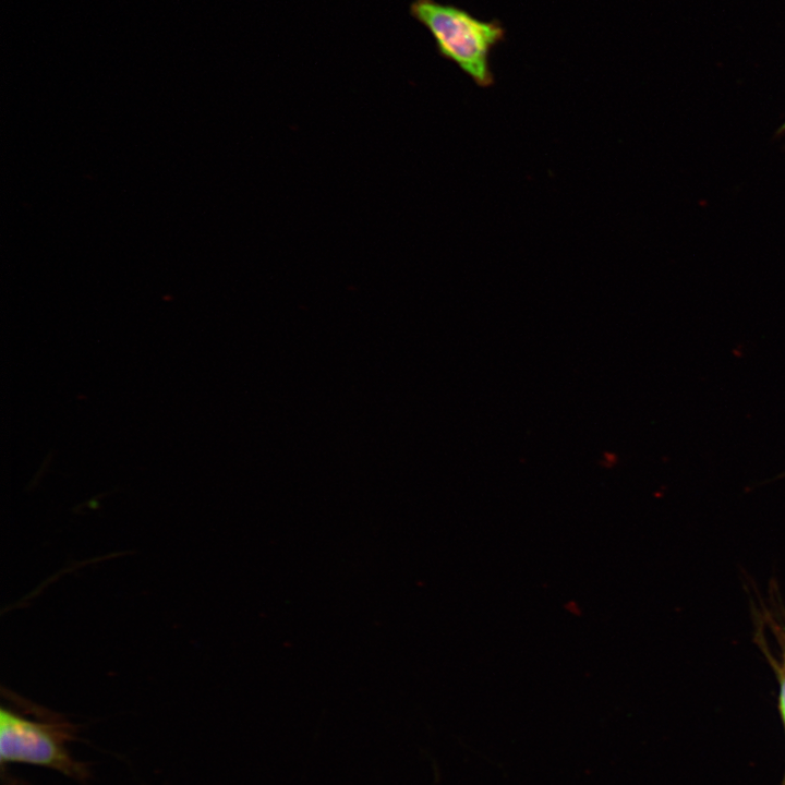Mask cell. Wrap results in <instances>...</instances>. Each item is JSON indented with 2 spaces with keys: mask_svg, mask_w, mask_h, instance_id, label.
I'll return each instance as SVG.
<instances>
[{
  "mask_svg": "<svg viewBox=\"0 0 785 785\" xmlns=\"http://www.w3.org/2000/svg\"><path fill=\"white\" fill-rule=\"evenodd\" d=\"M33 718L1 709L0 760L5 763H26L56 770L84 782L89 772L85 763L75 760L68 744L75 739L76 726L59 714L29 705Z\"/></svg>",
  "mask_w": 785,
  "mask_h": 785,
  "instance_id": "7a4b0ae2",
  "label": "cell"
},
{
  "mask_svg": "<svg viewBox=\"0 0 785 785\" xmlns=\"http://www.w3.org/2000/svg\"><path fill=\"white\" fill-rule=\"evenodd\" d=\"M780 712L785 725V673L780 679V698H778Z\"/></svg>",
  "mask_w": 785,
  "mask_h": 785,
  "instance_id": "3957f363",
  "label": "cell"
},
{
  "mask_svg": "<svg viewBox=\"0 0 785 785\" xmlns=\"http://www.w3.org/2000/svg\"><path fill=\"white\" fill-rule=\"evenodd\" d=\"M409 12L430 32L440 57L456 63L478 86L494 84L491 53L506 37L498 20L482 21L436 0H413Z\"/></svg>",
  "mask_w": 785,
  "mask_h": 785,
  "instance_id": "6da1fadb",
  "label": "cell"
},
{
  "mask_svg": "<svg viewBox=\"0 0 785 785\" xmlns=\"http://www.w3.org/2000/svg\"><path fill=\"white\" fill-rule=\"evenodd\" d=\"M778 134H785V123L778 129Z\"/></svg>",
  "mask_w": 785,
  "mask_h": 785,
  "instance_id": "277c9868",
  "label": "cell"
}]
</instances>
